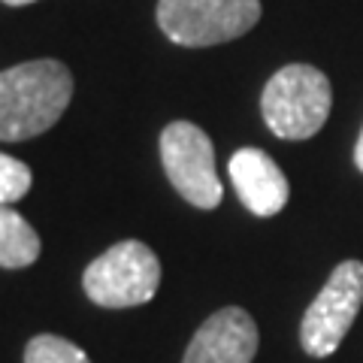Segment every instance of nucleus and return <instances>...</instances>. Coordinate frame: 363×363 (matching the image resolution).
Instances as JSON below:
<instances>
[{"label": "nucleus", "mask_w": 363, "mask_h": 363, "mask_svg": "<svg viewBox=\"0 0 363 363\" xmlns=\"http://www.w3.org/2000/svg\"><path fill=\"white\" fill-rule=\"evenodd\" d=\"M73 97V76L61 61L40 58L0 70V140L21 143L58 124Z\"/></svg>", "instance_id": "f257e3e1"}, {"label": "nucleus", "mask_w": 363, "mask_h": 363, "mask_svg": "<svg viewBox=\"0 0 363 363\" xmlns=\"http://www.w3.org/2000/svg\"><path fill=\"white\" fill-rule=\"evenodd\" d=\"M333 106V88L318 67L288 64L269 76L260 97L267 128L279 140H309L324 128Z\"/></svg>", "instance_id": "f03ea898"}, {"label": "nucleus", "mask_w": 363, "mask_h": 363, "mask_svg": "<svg viewBox=\"0 0 363 363\" xmlns=\"http://www.w3.org/2000/svg\"><path fill=\"white\" fill-rule=\"evenodd\" d=\"M157 285H161V260L140 240L116 242L82 272L85 297L104 309H130L149 303L157 294Z\"/></svg>", "instance_id": "7ed1b4c3"}, {"label": "nucleus", "mask_w": 363, "mask_h": 363, "mask_svg": "<svg viewBox=\"0 0 363 363\" xmlns=\"http://www.w3.org/2000/svg\"><path fill=\"white\" fill-rule=\"evenodd\" d=\"M260 21V0H157L164 37L188 49H206L248 33Z\"/></svg>", "instance_id": "20e7f679"}, {"label": "nucleus", "mask_w": 363, "mask_h": 363, "mask_svg": "<svg viewBox=\"0 0 363 363\" xmlns=\"http://www.w3.org/2000/svg\"><path fill=\"white\" fill-rule=\"evenodd\" d=\"M363 306V260H342L303 315L300 342L309 357H330Z\"/></svg>", "instance_id": "39448f33"}, {"label": "nucleus", "mask_w": 363, "mask_h": 363, "mask_svg": "<svg viewBox=\"0 0 363 363\" xmlns=\"http://www.w3.org/2000/svg\"><path fill=\"white\" fill-rule=\"evenodd\" d=\"M164 173L182 197L197 209H215L224 197L215 173V149L206 130L191 121H169L161 133Z\"/></svg>", "instance_id": "423d86ee"}, {"label": "nucleus", "mask_w": 363, "mask_h": 363, "mask_svg": "<svg viewBox=\"0 0 363 363\" xmlns=\"http://www.w3.org/2000/svg\"><path fill=\"white\" fill-rule=\"evenodd\" d=\"M257 345L255 318L240 306H227L197 327L182 363H252Z\"/></svg>", "instance_id": "0eeeda50"}, {"label": "nucleus", "mask_w": 363, "mask_h": 363, "mask_svg": "<svg viewBox=\"0 0 363 363\" xmlns=\"http://www.w3.org/2000/svg\"><path fill=\"white\" fill-rule=\"evenodd\" d=\"M227 173H230V182L242 200V206L252 215H257V218H272V215L285 209L291 185L285 173H281V167L267 152L260 149L233 152Z\"/></svg>", "instance_id": "6e6552de"}, {"label": "nucleus", "mask_w": 363, "mask_h": 363, "mask_svg": "<svg viewBox=\"0 0 363 363\" xmlns=\"http://www.w3.org/2000/svg\"><path fill=\"white\" fill-rule=\"evenodd\" d=\"M40 252H43V242L25 215H18L13 206L0 203V267L25 269L30 264H37Z\"/></svg>", "instance_id": "1a4fd4ad"}, {"label": "nucleus", "mask_w": 363, "mask_h": 363, "mask_svg": "<svg viewBox=\"0 0 363 363\" xmlns=\"http://www.w3.org/2000/svg\"><path fill=\"white\" fill-rule=\"evenodd\" d=\"M25 363H91V360L70 339L40 333L25 345Z\"/></svg>", "instance_id": "9d476101"}, {"label": "nucleus", "mask_w": 363, "mask_h": 363, "mask_svg": "<svg viewBox=\"0 0 363 363\" xmlns=\"http://www.w3.org/2000/svg\"><path fill=\"white\" fill-rule=\"evenodd\" d=\"M30 185H33L30 167L13 155L0 152V203H4V206H13V203H18L28 194Z\"/></svg>", "instance_id": "9b49d317"}, {"label": "nucleus", "mask_w": 363, "mask_h": 363, "mask_svg": "<svg viewBox=\"0 0 363 363\" xmlns=\"http://www.w3.org/2000/svg\"><path fill=\"white\" fill-rule=\"evenodd\" d=\"M354 164L363 173V128H360V136H357V145H354Z\"/></svg>", "instance_id": "f8f14e48"}, {"label": "nucleus", "mask_w": 363, "mask_h": 363, "mask_svg": "<svg viewBox=\"0 0 363 363\" xmlns=\"http://www.w3.org/2000/svg\"><path fill=\"white\" fill-rule=\"evenodd\" d=\"M6 6H25V4H37V0H4Z\"/></svg>", "instance_id": "ddd939ff"}]
</instances>
